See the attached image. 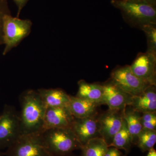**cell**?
<instances>
[{
  "label": "cell",
  "instance_id": "cell-1",
  "mask_svg": "<svg viewBox=\"0 0 156 156\" xmlns=\"http://www.w3.org/2000/svg\"><path fill=\"white\" fill-rule=\"evenodd\" d=\"M20 100V135L42 133L46 107L37 91L29 89L24 91Z\"/></svg>",
  "mask_w": 156,
  "mask_h": 156
},
{
  "label": "cell",
  "instance_id": "cell-2",
  "mask_svg": "<svg viewBox=\"0 0 156 156\" xmlns=\"http://www.w3.org/2000/svg\"><path fill=\"white\" fill-rule=\"evenodd\" d=\"M42 135L51 156H66L82 147L71 128L48 129Z\"/></svg>",
  "mask_w": 156,
  "mask_h": 156
},
{
  "label": "cell",
  "instance_id": "cell-3",
  "mask_svg": "<svg viewBox=\"0 0 156 156\" xmlns=\"http://www.w3.org/2000/svg\"><path fill=\"white\" fill-rule=\"evenodd\" d=\"M111 3L131 26L140 29L146 24H156V7L127 0H112Z\"/></svg>",
  "mask_w": 156,
  "mask_h": 156
},
{
  "label": "cell",
  "instance_id": "cell-4",
  "mask_svg": "<svg viewBox=\"0 0 156 156\" xmlns=\"http://www.w3.org/2000/svg\"><path fill=\"white\" fill-rule=\"evenodd\" d=\"M32 23L30 20H22L5 15L3 18V41L5 45L3 54L7 53L17 47L23 39L28 36L31 32Z\"/></svg>",
  "mask_w": 156,
  "mask_h": 156
},
{
  "label": "cell",
  "instance_id": "cell-5",
  "mask_svg": "<svg viewBox=\"0 0 156 156\" xmlns=\"http://www.w3.org/2000/svg\"><path fill=\"white\" fill-rule=\"evenodd\" d=\"M6 156H51L48 151L42 133L20 135L7 149Z\"/></svg>",
  "mask_w": 156,
  "mask_h": 156
},
{
  "label": "cell",
  "instance_id": "cell-6",
  "mask_svg": "<svg viewBox=\"0 0 156 156\" xmlns=\"http://www.w3.org/2000/svg\"><path fill=\"white\" fill-rule=\"evenodd\" d=\"M0 117V151L7 149L20 134L19 115L15 108L6 105Z\"/></svg>",
  "mask_w": 156,
  "mask_h": 156
},
{
  "label": "cell",
  "instance_id": "cell-7",
  "mask_svg": "<svg viewBox=\"0 0 156 156\" xmlns=\"http://www.w3.org/2000/svg\"><path fill=\"white\" fill-rule=\"evenodd\" d=\"M111 82L131 96L140 95L151 86L136 76L129 66L114 70L112 73Z\"/></svg>",
  "mask_w": 156,
  "mask_h": 156
},
{
  "label": "cell",
  "instance_id": "cell-8",
  "mask_svg": "<svg viewBox=\"0 0 156 156\" xmlns=\"http://www.w3.org/2000/svg\"><path fill=\"white\" fill-rule=\"evenodd\" d=\"M156 64V55L146 52L139 53L130 66L136 76L151 86H155Z\"/></svg>",
  "mask_w": 156,
  "mask_h": 156
},
{
  "label": "cell",
  "instance_id": "cell-9",
  "mask_svg": "<svg viewBox=\"0 0 156 156\" xmlns=\"http://www.w3.org/2000/svg\"><path fill=\"white\" fill-rule=\"evenodd\" d=\"M118 112L109 110L97 120L100 136L105 140L108 147L122 126L124 120L123 115L120 114Z\"/></svg>",
  "mask_w": 156,
  "mask_h": 156
},
{
  "label": "cell",
  "instance_id": "cell-10",
  "mask_svg": "<svg viewBox=\"0 0 156 156\" xmlns=\"http://www.w3.org/2000/svg\"><path fill=\"white\" fill-rule=\"evenodd\" d=\"M74 119L68 107L46 108L43 132L52 128H71Z\"/></svg>",
  "mask_w": 156,
  "mask_h": 156
},
{
  "label": "cell",
  "instance_id": "cell-11",
  "mask_svg": "<svg viewBox=\"0 0 156 156\" xmlns=\"http://www.w3.org/2000/svg\"><path fill=\"white\" fill-rule=\"evenodd\" d=\"M103 89L101 104H106L109 110L119 111L131 104L132 96L111 82L103 85Z\"/></svg>",
  "mask_w": 156,
  "mask_h": 156
},
{
  "label": "cell",
  "instance_id": "cell-12",
  "mask_svg": "<svg viewBox=\"0 0 156 156\" xmlns=\"http://www.w3.org/2000/svg\"><path fill=\"white\" fill-rule=\"evenodd\" d=\"M71 128L82 146L90 140L100 135L98 122L93 117L75 118Z\"/></svg>",
  "mask_w": 156,
  "mask_h": 156
},
{
  "label": "cell",
  "instance_id": "cell-13",
  "mask_svg": "<svg viewBox=\"0 0 156 156\" xmlns=\"http://www.w3.org/2000/svg\"><path fill=\"white\" fill-rule=\"evenodd\" d=\"M130 105L138 112H156L155 86H149L140 95L132 96Z\"/></svg>",
  "mask_w": 156,
  "mask_h": 156
},
{
  "label": "cell",
  "instance_id": "cell-14",
  "mask_svg": "<svg viewBox=\"0 0 156 156\" xmlns=\"http://www.w3.org/2000/svg\"><path fill=\"white\" fill-rule=\"evenodd\" d=\"M38 92L47 107H68L70 95L60 89H41Z\"/></svg>",
  "mask_w": 156,
  "mask_h": 156
},
{
  "label": "cell",
  "instance_id": "cell-15",
  "mask_svg": "<svg viewBox=\"0 0 156 156\" xmlns=\"http://www.w3.org/2000/svg\"><path fill=\"white\" fill-rule=\"evenodd\" d=\"M98 105L84 98L70 95L68 108L75 118L82 119L93 117Z\"/></svg>",
  "mask_w": 156,
  "mask_h": 156
},
{
  "label": "cell",
  "instance_id": "cell-16",
  "mask_svg": "<svg viewBox=\"0 0 156 156\" xmlns=\"http://www.w3.org/2000/svg\"><path fill=\"white\" fill-rule=\"evenodd\" d=\"M79 89L77 97L84 98L89 101L101 104L103 95V86L98 84L87 83L83 80L78 82Z\"/></svg>",
  "mask_w": 156,
  "mask_h": 156
},
{
  "label": "cell",
  "instance_id": "cell-17",
  "mask_svg": "<svg viewBox=\"0 0 156 156\" xmlns=\"http://www.w3.org/2000/svg\"><path fill=\"white\" fill-rule=\"evenodd\" d=\"M109 147L101 136L89 140L81 147L83 156H104Z\"/></svg>",
  "mask_w": 156,
  "mask_h": 156
},
{
  "label": "cell",
  "instance_id": "cell-18",
  "mask_svg": "<svg viewBox=\"0 0 156 156\" xmlns=\"http://www.w3.org/2000/svg\"><path fill=\"white\" fill-rule=\"evenodd\" d=\"M123 118L126 121L129 133L132 137V141L137 139L143 127L141 121V116L139 112L133 110L124 113Z\"/></svg>",
  "mask_w": 156,
  "mask_h": 156
},
{
  "label": "cell",
  "instance_id": "cell-19",
  "mask_svg": "<svg viewBox=\"0 0 156 156\" xmlns=\"http://www.w3.org/2000/svg\"><path fill=\"white\" fill-rule=\"evenodd\" d=\"M131 143H133L132 137L128 131L126 121L124 119L122 128L114 137L112 142L109 147H112L118 149H124L127 151Z\"/></svg>",
  "mask_w": 156,
  "mask_h": 156
},
{
  "label": "cell",
  "instance_id": "cell-20",
  "mask_svg": "<svg viewBox=\"0 0 156 156\" xmlns=\"http://www.w3.org/2000/svg\"><path fill=\"white\" fill-rule=\"evenodd\" d=\"M156 143V130L143 129L137 138L138 147L143 152L149 151L153 148Z\"/></svg>",
  "mask_w": 156,
  "mask_h": 156
},
{
  "label": "cell",
  "instance_id": "cell-21",
  "mask_svg": "<svg viewBox=\"0 0 156 156\" xmlns=\"http://www.w3.org/2000/svg\"><path fill=\"white\" fill-rule=\"evenodd\" d=\"M140 29L145 33L147 39V52L156 56V24H146Z\"/></svg>",
  "mask_w": 156,
  "mask_h": 156
},
{
  "label": "cell",
  "instance_id": "cell-22",
  "mask_svg": "<svg viewBox=\"0 0 156 156\" xmlns=\"http://www.w3.org/2000/svg\"><path fill=\"white\" fill-rule=\"evenodd\" d=\"M11 14L7 0H0V45L4 44L3 41V18L5 15Z\"/></svg>",
  "mask_w": 156,
  "mask_h": 156
},
{
  "label": "cell",
  "instance_id": "cell-23",
  "mask_svg": "<svg viewBox=\"0 0 156 156\" xmlns=\"http://www.w3.org/2000/svg\"><path fill=\"white\" fill-rule=\"evenodd\" d=\"M156 119V112H147L143 113L142 116H141V122H149Z\"/></svg>",
  "mask_w": 156,
  "mask_h": 156
},
{
  "label": "cell",
  "instance_id": "cell-24",
  "mask_svg": "<svg viewBox=\"0 0 156 156\" xmlns=\"http://www.w3.org/2000/svg\"><path fill=\"white\" fill-rule=\"evenodd\" d=\"M143 129L147 130H156V119L149 122H141Z\"/></svg>",
  "mask_w": 156,
  "mask_h": 156
},
{
  "label": "cell",
  "instance_id": "cell-25",
  "mask_svg": "<svg viewBox=\"0 0 156 156\" xmlns=\"http://www.w3.org/2000/svg\"><path fill=\"white\" fill-rule=\"evenodd\" d=\"M17 7V17H19L20 14L21 10L23 9L26 5L27 3L28 2L29 0H13Z\"/></svg>",
  "mask_w": 156,
  "mask_h": 156
},
{
  "label": "cell",
  "instance_id": "cell-26",
  "mask_svg": "<svg viewBox=\"0 0 156 156\" xmlns=\"http://www.w3.org/2000/svg\"><path fill=\"white\" fill-rule=\"evenodd\" d=\"M121 152L119 149L115 147L108 148L104 156H121Z\"/></svg>",
  "mask_w": 156,
  "mask_h": 156
},
{
  "label": "cell",
  "instance_id": "cell-27",
  "mask_svg": "<svg viewBox=\"0 0 156 156\" xmlns=\"http://www.w3.org/2000/svg\"><path fill=\"white\" fill-rule=\"evenodd\" d=\"M129 2H134L143 3L150 5L156 7V0H127Z\"/></svg>",
  "mask_w": 156,
  "mask_h": 156
},
{
  "label": "cell",
  "instance_id": "cell-28",
  "mask_svg": "<svg viewBox=\"0 0 156 156\" xmlns=\"http://www.w3.org/2000/svg\"><path fill=\"white\" fill-rule=\"evenodd\" d=\"M147 156H156V151L153 148L151 149L148 151V153Z\"/></svg>",
  "mask_w": 156,
  "mask_h": 156
},
{
  "label": "cell",
  "instance_id": "cell-29",
  "mask_svg": "<svg viewBox=\"0 0 156 156\" xmlns=\"http://www.w3.org/2000/svg\"><path fill=\"white\" fill-rule=\"evenodd\" d=\"M4 155H5V154L3 153V152H2L0 151V156H4Z\"/></svg>",
  "mask_w": 156,
  "mask_h": 156
},
{
  "label": "cell",
  "instance_id": "cell-30",
  "mask_svg": "<svg viewBox=\"0 0 156 156\" xmlns=\"http://www.w3.org/2000/svg\"><path fill=\"white\" fill-rule=\"evenodd\" d=\"M0 117H1V116H0Z\"/></svg>",
  "mask_w": 156,
  "mask_h": 156
}]
</instances>
